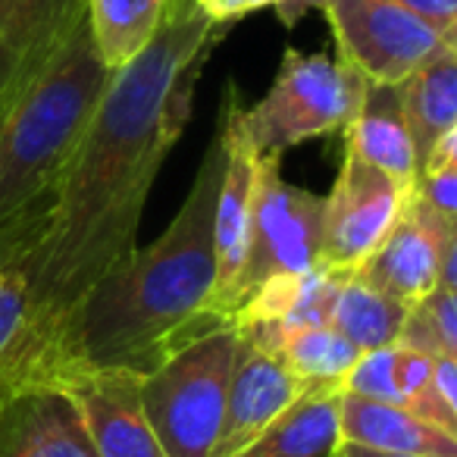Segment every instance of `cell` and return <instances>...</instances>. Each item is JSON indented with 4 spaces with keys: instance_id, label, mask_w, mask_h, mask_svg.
<instances>
[{
    "instance_id": "obj_1",
    "label": "cell",
    "mask_w": 457,
    "mask_h": 457,
    "mask_svg": "<svg viewBox=\"0 0 457 457\" xmlns=\"http://www.w3.org/2000/svg\"><path fill=\"white\" fill-rule=\"evenodd\" d=\"M226 35L228 29L210 22L195 0H172L157 38L113 72L54 185L45 236L13 263L22 311L0 354V401L45 379L82 298L138 248L147 195L188 126L197 79Z\"/></svg>"
},
{
    "instance_id": "obj_2",
    "label": "cell",
    "mask_w": 457,
    "mask_h": 457,
    "mask_svg": "<svg viewBox=\"0 0 457 457\" xmlns=\"http://www.w3.org/2000/svg\"><path fill=\"white\" fill-rule=\"evenodd\" d=\"M222 166L226 147L216 129L188 197L166 232L147 248H132L91 286L41 382L70 370L147 376L179 348L228 326L210 311L216 279L213 213Z\"/></svg>"
},
{
    "instance_id": "obj_3",
    "label": "cell",
    "mask_w": 457,
    "mask_h": 457,
    "mask_svg": "<svg viewBox=\"0 0 457 457\" xmlns=\"http://www.w3.org/2000/svg\"><path fill=\"white\" fill-rule=\"evenodd\" d=\"M113 70L101 63L88 20L60 57L0 116V222L54 195Z\"/></svg>"
},
{
    "instance_id": "obj_4",
    "label": "cell",
    "mask_w": 457,
    "mask_h": 457,
    "mask_svg": "<svg viewBox=\"0 0 457 457\" xmlns=\"http://www.w3.org/2000/svg\"><path fill=\"white\" fill-rule=\"evenodd\" d=\"M245 332L220 326L141 376V404L166 457H210L226 417Z\"/></svg>"
},
{
    "instance_id": "obj_5",
    "label": "cell",
    "mask_w": 457,
    "mask_h": 457,
    "mask_svg": "<svg viewBox=\"0 0 457 457\" xmlns=\"http://www.w3.org/2000/svg\"><path fill=\"white\" fill-rule=\"evenodd\" d=\"M363 88L367 82L342 60L288 47L270 91L251 110L236 107L232 126L257 157H282L301 141L342 132Z\"/></svg>"
},
{
    "instance_id": "obj_6",
    "label": "cell",
    "mask_w": 457,
    "mask_h": 457,
    "mask_svg": "<svg viewBox=\"0 0 457 457\" xmlns=\"http://www.w3.org/2000/svg\"><path fill=\"white\" fill-rule=\"evenodd\" d=\"M282 157L257 160V188L251 207L248 257L238 282L236 307L257 288L279 279H298L320 263V228H323V197L286 182L279 170ZM232 323V317H228Z\"/></svg>"
},
{
    "instance_id": "obj_7",
    "label": "cell",
    "mask_w": 457,
    "mask_h": 457,
    "mask_svg": "<svg viewBox=\"0 0 457 457\" xmlns=\"http://www.w3.org/2000/svg\"><path fill=\"white\" fill-rule=\"evenodd\" d=\"M336 41V60L367 85H401L457 35H445L398 0H332L323 10Z\"/></svg>"
},
{
    "instance_id": "obj_8",
    "label": "cell",
    "mask_w": 457,
    "mask_h": 457,
    "mask_svg": "<svg viewBox=\"0 0 457 457\" xmlns=\"http://www.w3.org/2000/svg\"><path fill=\"white\" fill-rule=\"evenodd\" d=\"M411 191L398 188L386 172L345 147V160L332 191L323 197L317 267L357 273L392 232Z\"/></svg>"
},
{
    "instance_id": "obj_9",
    "label": "cell",
    "mask_w": 457,
    "mask_h": 457,
    "mask_svg": "<svg viewBox=\"0 0 457 457\" xmlns=\"http://www.w3.org/2000/svg\"><path fill=\"white\" fill-rule=\"evenodd\" d=\"M236 88L228 85L226 101L220 110V129L222 147H226V166H222L220 195H216V213H213V261H216V279L213 295H210V311L220 320L232 317L236 307L238 282H242L245 257H248V236H251V207H254V188H257V154L238 138L232 126L236 113ZM232 326V323H228Z\"/></svg>"
},
{
    "instance_id": "obj_10",
    "label": "cell",
    "mask_w": 457,
    "mask_h": 457,
    "mask_svg": "<svg viewBox=\"0 0 457 457\" xmlns=\"http://www.w3.org/2000/svg\"><path fill=\"white\" fill-rule=\"evenodd\" d=\"M79 411L97 457H166L141 404V376L129 370H70L51 382Z\"/></svg>"
},
{
    "instance_id": "obj_11",
    "label": "cell",
    "mask_w": 457,
    "mask_h": 457,
    "mask_svg": "<svg viewBox=\"0 0 457 457\" xmlns=\"http://www.w3.org/2000/svg\"><path fill=\"white\" fill-rule=\"evenodd\" d=\"M88 20V0H0V116Z\"/></svg>"
},
{
    "instance_id": "obj_12",
    "label": "cell",
    "mask_w": 457,
    "mask_h": 457,
    "mask_svg": "<svg viewBox=\"0 0 457 457\" xmlns=\"http://www.w3.org/2000/svg\"><path fill=\"white\" fill-rule=\"evenodd\" d=\"M457 238V222L445 220L432 207H426L417 195H407L398 220L386 242L373 257L357 270L367 286L379 288L382 295L413 304L438 288V263L445 245Z\"/></svg>"
},
{
    "instance_id": "obj_13",
    "label": "cell",
    "mask_w": 457,
    "mask_h": 457,
    "mask_svg": "<svg viewBox=\"0 0 457 457\" xmlns=\"http://www.w3.org/2000/svg\"><path fill=\"white\" fill-rule=\"evenodd\" d=\"M304 392L307 386L282 363L276 351L245 336V351L232 373V386H228L222 429L210 457H228L248 442H254Z\"/></svg>"
},
{
    "instance_id": "obj_14",
    "label": "cell",
    "mask_w": 457,
    "mask_h": 457,
    "mask_svg": "<svg viewBox=\"0 0 457 457\" xmlns=\"http://www.w3.org/2000/svg\"><path fill=\"white\" fill-rule=\"evenodd\" d=\"M0 457H97V451L57 386H26L0 404Z\"/></svg>"
},
{
    "instance_id": "obj_15",
    "label": "cell",
    "mask_w": 457,
    "mask_h": 457,
    "mask_svg": "<svg viewBox=\"0 0 457 457\" xmlns=\"http://www.w3.org/2000/svg\"><path fill=\"white\" fill-rule=\"evenodd\" d=\"M338 438L357 448L382 454L411 457H457V438L426 420L413 417L407 407L367 401L342 392L338 404Z\"/></svg>"
},
{
    "instance_id": "obj_16",
    "label": "cell",
    "mask_w": 457,
    "mask_h": 457,
    "mask_svg": "<svg viewBox=\"0 0 457 457\" xmlns=\"http://www.w3.org/2000/svg\"><path fill=\"white\" fill-rule=\"evenodd\" d=\"M345 147L354 151L361 160L386 172L398 188L411 191L417 182V151L407 132V122L401 116L398 91L395 85H367L361 97V107L342 129Z\"/></svg>"
},
{
    "instance_id": "obj_17",
    "label": "cell",
    "mask_w": 457,
    "mask_h": 457,
    "mask_svg": "<svg viewBox=\"0 0 457 457\" xmlns=\"http://www.w3.org/2000/svg\"><path fill=\"white\" fill-rule=\"evenodd\" d=\"M338 404L342 386L307 388L254 442L228 457H329L342 445Z\"/></svg>"
},
{
    "instance_id": "obj_18",
    "label": "cell",
    "mask_w": 457,
    "mask_h": 457,
    "mask_svg": "<svg viewBox=\"0 0 457 457\" xmlns=\"http://www.w3.org/2000/svg\"><path fill=\"white\" fill-rule=\"evenodd\" d=\"M401 116L413 138L417 163L432 151L438 138L457 129V41L436 51L423 66L395 85Z\"/></svg>"
},
{
    "instance_id": "obj_19",
    "label": "cell",
    "mask_w": 457,
    "mask_h": 457,
    "mask_svg": "<svg viewBox=\"0 0 457 457\" xmlns=\"http://www.w3.org/2000/svg\"><path fill=\"white\" fill-rule=\"evenodd\" d=\"M172 0H88V32L107 70L132 63L163 29Z\"/></svg>"
},
{
    "instance_id": "obj_20",
    "label": "cell",
    "mask_w": 457,
    "mask_h": 457,
    "mask_svg": "<svg viewBox=\"0 0 457 457\" xmlns=\"http://www.w3.org/2000/svg\"><path fill=\"white\" fill-rule=\"evenodd\" d=\"M407 307L411 304H401V301L388 298L379 288L367 286L357 273H351L348 279L338 286L329 326L336 332H342V336L363 354V351L395 345L401 326H404Z\"/></svg>"
},
{
    "instance_id": "obj_21",
    "label": "cell",
    "mask_w": 457,
    "mask_h": 457,
    "mask_svg": "<svg viewBox=\"0 0 457 457\" xmlns=\"http://www.w3.org/2000/svg\"><path fill=\"white\" fill-rule=\"evenodd\" d=\"M273 351L307 388L342 386L348 370L361 357V351L342 332L332 329V326H307V329H298L282 338Z\"/></svg>"
},
{
    "instance_id": "obj_22",
    "label": "cell",
    "mask_w": 457,
    "mask_h": 457,
    "mask_svg": "<svg viewBox=\"0 0 457 457\" xmlns=\"http://www.w3.org/2000/svg\"><path fill=\"white\" fill-rule=\"evenodd\" d=\"M342 392L357 395L367 401H386L398 404V388H395V345L376 351H363L357 363L342 379Z\"/></svg>"
},
{
    "instance_id": "obj_23",
    "label": "cell",
    "mask_w": 457,
    "mask_h": 457,
    "mask_svg": "<svg viewBox=\"0 0 457 457\" xmlns=\"http://www.w3.org/2000/svg\"><path fill=\"white\" fill-rule=\"evenodd\" d=\"M51 197L54 195L41 197V201L29 204L22 213L0 222V267L20 263L38 245V238L47 228V220H51Z\"/></svg>"
},
{
    "instance_id": "obj_24",
    "label": "cell",
    "mask_w": 457,
    "mask_h": 457,
    "mask_svg": "<svg viewBox=\"0 0 457 457\" xmlns=\"http://www.w3.org/2000/svg\"><path fill=\"white\" fill-rule=\"evenodd\" d=\"M411 191L426 207L442 213L445 220L457 222V160L445 166H432V170H420Z\"/></svg>"
},
{
    "instance_id": "obj_25",
    "label": "cell",
    "mask_w": 457,
    "mask_h": 457,
    "mask_svg": "<svg viewBox=\"0 0 457 457\" xmlns=\"http://www.w3.org/2000/svg\"><path fill=\"white\" fill-rule=\"evenodd\" d=\"M432 361H436V357L417 354V351H407V348H401V345H395V388H398L401 407L426 386V379H429V373H432Z\"/></svg>"
},
{
    "instance_id": "obj_26",
    "label": "cell",
    "mask_w": 457,
    "mask_h": 457,
    "mask_svg": "<svg viewBox=\"0 0 457 457\" xmlns=\"http://www.w3.org/2000/svg\"><path fill=\"white\" fill-rule=\"evenodd\" d=\"M420 304L426 307V313L432 317L436 323L438 336L445 338L448 351L457 354V298H454V288H432L426 298H420Z\"/></svg>"
},
{
    "instance_id": "obj_27",
    "label": "cell",
    "mask_w": 457,
    "mask_h": 457,
    "mask_svg": "<svg viewBox=\"0 0 457 457\" xmlns=\"http://www.w3.org/2000/svg\"><path fill=\"white\" fill-rule=\"evenodd\" d=\"M195 4L210 22L232 29L236 22H242L245 16L261 13V10H273L276 0H195Z\"/></svg>"
},
{
    "instance_id": "obj_28",
    "label": "cell",
    "mask_w": 457,
    "mask_h": 457,
    "mask_svg": "<svg viewBox=\"0 0 457 457\" xmlns=\"http://www.w3.org/2000/svg\"><path fill=\"white\" fill-rule=\"evenodd\" d=\"M401 7L417 13L445 35H457V0H398Z\"/></svg>"
},
{
    "instance_id": "obj_29",
    "label": "cell",
    "mask_w": 457,
    "mask_h": 457,
    "mask_svg": "<svg viewBox=\"0 0 457 457\" xmlns=\"http://www.w3.org/2000/svg\"><path fill=\"white\" fill-rule=\"evenodd\" d=\"M329 4L332 0H276L273 10H276V16H279L282 29H295L307 13H313V10L323 13Z\"/></svg>"
},
{
    "instance_id": "obj_30",
    "label": "cell",
    "mask_w": 457,
    "mask_h": 457,
    "mask_svg": "<svg viewBox=\"0 0 457 457\" xmlns=\"http://www.w3.org/2000/svg\"><path fill=\"white\" fill-rule=\"evenodd\" d=\"M338 454L342 457H411V454H382V451H370V448H357V445H338Z\"/></svg>"
},
{
    "instance_id": "obj_31",
    "label": "cell",
    "mask_w": 457,
    "mask_h": 457,
    "mask_svg": "<svg viewBox=\"0 0 457 457\" xmlns=\"http://www.w3.org/2000/svg\"><path fill=\"white\" fill-rule=\"evenodd\" d=\"M329 457H342V454H338V448H336V451H332V454H329Z\"/></svg>"
},
{
    "instance_id": "obj_32",
    "label": "cell",
    "mask_w": 457,
    "mask_h": 457,
    "mask_svg": "<svg viewBox=\"0 0 457 457\" xmlns=\"http://www.w3.org/2000/svg\"><path fill=\"white\" fill-rule=\"evenodd\" d=\"M0 404H4V401H0Z\"/></svg>"
}]
</instances>
